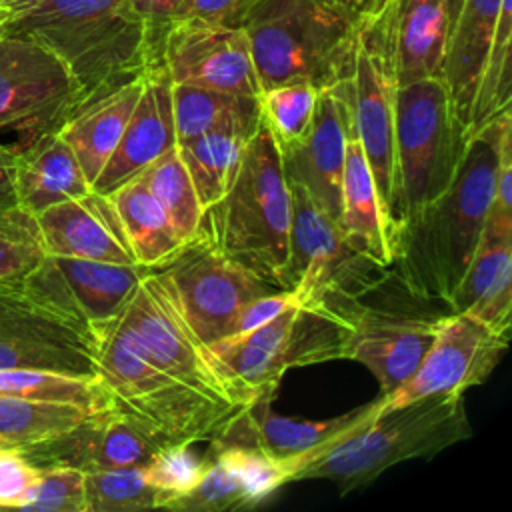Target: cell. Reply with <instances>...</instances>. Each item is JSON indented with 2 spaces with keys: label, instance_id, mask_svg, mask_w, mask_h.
I'll list each match as a JSON object with an SVG mask.
<instances>
[{
  "label": "cell",
  "instance_id": "50",
  "mask_svg": "<svg viewBox=\"0 0 512 512\" xmlns=\"http://www.w3.org/2000/svg\"><path fill=\"white\" fill-rule=\"evenodd\" d=\"M2 28H4V26H0V34H2Z\"/></svg>",
  "mask_w": 512,
  "mask_h": 512
},
{
  "label": "cell",
  "instance_id": "9",
  "mask_svg": "<svg viewBox=\"0 0 512 512\" xmlns=\"http://www.w3.org/2000/svg\"><path fill=\"white\" fill-rule=\"evenodd\" d=\"M350 330L346 314L298 296L266 324L222 338L208 348L256 396L276 392L282 376L292 368L342 360Z\"/></svg>",
  "mask_w": 512,
  "mask_h": 512
},
{
  "label": "cell",
  "instance_id": "23",
  "mask_svg": "<svg viewBox=\"0 0 512 512\" xmlns=\"http://www.w3.org/2000/svg\"><path fill=\"white\" fill-rule=\"evenodd\" d=\"M502 0H464L448 34L440 78L446 84L454 114L472 136V112L492 46Z\"/></svg>",
  "mask_w": 512,
  "mask_h": 512
},
{
  "label": "cell",
  "instance_id": "40",
  "mask_svg": "<svg viewBox=\"0 0 512 512\" xmlns=\"http://www.w3.org/2000/svg\"><path fill=\"white\" fill-rule=\"evenodd\" d=\"M206 464V456H198L192 450L190 442H176L160 446L154 456L142 466V472L154 488L162 490L170 500H174L176 496L186 494L198 484L206 470Z\"/></svg>",
  "mask_w": 512,
  "mask_h": 512
},
{
  "label": "cell",
  "instance_id": "20",
  "mask_svg": "<svg viewBox=\"0 0 512 512\" xmlns=\"http://www.w3.org/2000/svg\"><path fill=\"white\" fill-rule=\"evenodd\" d=\"M176 146L172 80L158 62L144 70V82L124 132L92 184L98 194H110L138 176L156 158Z\"/></svg>",
  "mask_w": 512,
  "mask_h": 512
},
{
  "label": "cell",
  "instance_id": "15",
  "mask_svg": "<svg viewBox=\"0 0 512 512\" xmlns=\"http://www.w3.org/2000/svg\"><path fill=\"white\" fill-rule=\"evenodd\" d=\"M160 64L174 84L258 96L260 82L242 28L194 18L170 22L160 38Z\"/></svg>",
  "mask_w": 512,
  "mask_h": 512
},
{
  "label": "cell",
  "instance_id": "29",
  "mask_svg": "<svg viewBox=\"0 0 512 512\" xmlns=\"http://www.w3.org/2000/svg\"><path fill=\"white\" fill-rule=\"evenodd\" d=\"M448 12L444 0H396V82L440 76Z\"/></svg>",
  "mask_w": 512,
  "mask_h": 512
},
{
  "label": "cell",
  "instance_id": "37",
  "mask_svg": "<svg viewBox=\"0 0 512 512\" xmlns=\"http://www.w3.org/2000/svg\"><path fill=\"white\" fill-rule=\"evenodd\" d=\"M318 88L308 82H288L258 94L262 120L272 132L278 148H286L308 130L316 106Z\"/></svg>",
  "mask_w": 512,
  "mask_h": 512
},
{
  "label": "cell",
  "instance_id": "10",
  "mask_svg": "<svg viewBox=\"0 0 512 512\" xmlns=\"http://www.w3.org/2000/svg\"><path fill=\"white\" fill-rule=\"evenodd\" d=\"M290 188L292 224L284 290L348 316L392 272L358 252L338 220L326 214L302 186L290 184Z\"/></svg>",
  "mask_w": 512,
  "mask_h": 512
},
{
  "label": "cell",
  "instance_id": "16",
  "mask_svg": "<svg viewBox=\"0 0 512 512\" xmlns=\"http://www.w3.org/2000/svg\"><path fill=\"white\" fill-rule=\"evenodd\" d=\"M354 140L350 76L318 90L312 122L300 140L280 150L290 184L302 186L334 220L348 144Z\"/></svg>",
  "mask_w": 512,
  "mask_h": 512
},
{
  "label": "cell",
  "instance_id": "19",
  "mask_svg": "<svg viewBox=\"0 0 512 512\" xmlns=\"http://www.w3.org/2000/svg\"><path fill=\"white\" fill-rule=\"evenodd\" d=\"M160 448L116 410L90 416L70 432L22 450L34 466H72L88 472L144 466Z\"/></svg>",
  "mask_w": 512,
  "mask_h": 512
},
{
  "label": "cell",
  "instance_id": "31",
  "mask_svg": "<svg viewBox=\"0 0 512 512\" xmlns=\"http://www.w3.org/2000/svg\"><path fill=\"white\" fill-rule=\"evenodd\" d=\"M250 136L238 130H216L176 146L202 210L230 190Z\"/></svg>",
  "mask_w": 512,
  "mask_h": 512
},
{
  "label": "cell",
  "instance_id": "35",
  "mask_svg": "<svg viewBox=\"0 0 512 512\" xmlns=\"http://www.w3.org/2000/svg\"><path fill=\"white\" fill-rule=\"evenodd\" d=\"M168 500L146 480L142 466L86 474L88 512H140L164 508Z\"/></svg>",
  "mask_w": 512,
  "mask_h": 512
},
{
  "label": "cell",
  "instance_id": "30",
  "mask_svg": "<svg viewBox=\"0 0 512 512\" xmlns=\"http://www.w3.org/2000/svg\"><path fill=\"white\" fill-rule=\"evenodd\" d=\"M172 108L176 146L216 130L254 134L262 122L258 96L230 94L192 84L172 82Z\"/></svg>",
  "mask_w": 512,
  "mask_h": 512
},
{
  "label": "cell",
  "instance_id": "3",
  "mask_svg": "<svg viewBox=\"0 0 512 512\" xmlns=\"http://www.w3.org/2000/svg\"><path fill=\"white\" fill-rule=\"evenodd\" d=\"M292 188L280 148L264 124L248 138L230 190L202 210L196 238L284 290Z\"/></svg>",
  "mask_w": 512,
  "mask_h": 512
},
{
  "label": "cell",
  "instance_id": "24",
  "mask_svg": "<svg viewBox=\"0 0 512 512\" xmlns=\"http://www.w3.org/2000/svg\"><path fill=\"white\" fill-rule=\"evenodd\" d=\"M14 190L18 204L38 216L58 202L86 196L92 184L66 140L50 130L16 148Z\"/></svg>",
  "mask_w": 512,
  "mask_h": 512
},
{
  "label": "cell",
  "instance_id": "6",
  "mask_svg": "<svg viewBox=\"0 0 512 512\" xmlns=\"http://www.w3.org/2000/svg\"><path fill=\"white\" fill-rule=\"evenodd\" d=\"M470 434L464 394L424 396L380 412L366 428L310 462L294 482L330 480L346 494L400 462L430 458Z\"/></svg>",
  "mask_w": 512,
  "mask_h": 512
},
{
  "label": "cell",
  "instance_id": "26",
  "mask_svg": "<svg viewBox=\"0 0 512 512\" xmlns=\"http://www.w3.org/2000/svg\"><path fill=\"white\" fill-rule=\"evenodd\" d=\"M338 224L358 252L390 268L396 224L382 204L370 166L356 138L346 150Z\"/></svg>",
  "mask_w": 512,
  "mask_h": 512
},
{
  "label": "cell",
  "instance_id": "44",
  "mask_svg": "<svg viewBox=\"0 0 512 512\" xmlns=\"http://www.w3.org/2000/svg\"><path fill=\"white\" fill-rule=\"evenodd\" d=\"M184 2L186 0H124V6L130 12V16H134L146 26L160 56L162 32L176 18Z\"/></svg>",
  "mask_w": 512,
  "mask_h": 512
},
{
  "label": "cell",
  "instance_id": "18",
  "mask_svg": "<svg viewBox=\"0 0 512 512\" xmlns=\"http://www.w3.org/2000/svg\"><path fill=\"white\" fill-rule=\"evenodd\" d=\"M272 398L274 392H260L252 402L238 410L212 440L252 446L276 458L310 454L316 460L336 444L366 428L380 414V398H376L342 416L298 420L278 414L272 408Z\"/></svg>",
  "mask_w": 512,
  "mask_h": 512
},
{
  "label": "cell",
  "instance_id": "47",
  "mask_svg": "<svg viewBox=\"0 0 512 512\" xmlns=\"http://www.w3.org/2000/svg\"><path fill=\"white\" fill-rule=\"evenodd\" d=\"M446 2V12H448V26L452 30L456 18H458V12H460V6L464 0H444ZM450 34V32H448Z\"/></svg>",
  "mask_w": 512,
  "mask_h": 512
},
{
  "label": "cell",
  "instance_id": "49",
  "mask_svg": "<svg viewBox=\"0 0 512 512\" xmlns=\"http://www.w3.org/2000/svg\"><path fill=\"white\" fill-rule=\"evenodd\" d=\"M10 16H12V10H10V8H0V26H4Z\"/></svg>",
  "mask_w": 512,
  "mask_h": 512
},
{
  "label": "cell",
  "instance_id": "7",
  "mask_svg": "<svg viewBox=\"0 0 512 512\" xmlns=\"http://www.w3.org/2000/svg\"><path fill=\"white\" fill-rule=\"evenodd\" d=\"M96 334L50 256L26 278L0 280V370L96 374Z\"/></svg>",
  "mask_w": 512,
  "mask_h": 512
},
{
  "label": "cell",
  "instance_id": "17",
  "mask_svg": "<svg viewBox=\"0 0 512 512\" xmlns=\"http://www.w3.org/2000/svg\"><path fill=\"white\" fill-rule=\"evenodd\" d=\"M348 318L352 330L344 358L360 362L374 374L380 396L390 394L414 374L442 320L438 314L368 306L364 300Z\"/></svg>",
  "mask_w": 512,
  "mask_h": 512
},
{
  "label": "cell",
  "instance_id": "43",
  "mask_svg": "<svg viewBox=\"0 0 512 512\" xmlns=\"http://www.w3.org/2000/svg\"><path fill=\"white\" fill-rule=\"evenodd\" d=\"M296 298L298 296L292 290H274L264 296H258L240 312L230 336H240V334H246V332L266 324L268 320L278 316L282 310H286Z\"/></svg>",
  "mask_w": 512,
  "mask_h": 512
},
{
  "label": "cell",
  "instance_id": "34",
  "mask_svg": "<svg viewBox=\"0 0 512 512\" xmlns=\"http://www.w3.org/2000/svg\"><path fill=\"white\" fill-rule=\"evenodd\" d=\"M138 178L162 206L180 240L184 244L194 240L202 218V206L182 164L178 148L174 146L164 152L150 166H146Z\"/></svg>",
  "mask_w": 512,
  "mask_h": 512
},
{
  "label": "cell",
  "instance_id": "33",
  "mask_svg": "<svg viewBox=\"0 0 512 512\" xmlns=\"http://www.w3.org/2000/svg\"><path fill=\"white\" fill-rule=\"evenodd\" d=\"M90 416L94 412L76 406L0 394V444L26 450L70 432Z\"/></svg>",
  "mask_w": 512,
  "mask_h": 512
},
{
  "label": "cell",
  "instance_id": "32",
  "mask_svg": "<svg viewBox=\"0 0 512 512\" xmlns=\"http://www.w3.org/2000/svg\"><path fill=\"white\" fill-rule=\"evenodd\" d=\"M0 394L76 406L94 414L114 410L112 396L98 374H66L38 368L0 370Z\"/></svg>",
  "mask_w": 512,
  "mask_h": 512
},
{
  "label": "cell",
  "instance_id": "14",
  "mask_svg": "<svg viewBox=\"0 0 512 512\" xmlns=\"http://www.w3.org/2000/svg\"><path fill=\"white\" fill-rule=\"evenodd\" d=\"M510 334L496 332L466 312L442 316L434 342L414 374L380 398V412L424 396L464 394L480 386L500 362Z\"/></svg>",
  "mask_w": 512,
  "mask_h": 512
},
{
  "label": "cell",
  "instance_id": "39",
  "mask_svg": "<svg viewBox=\"0 0 512 512\" xmlns=\"http://www.w3.org/2000/svg\"><path fill=\"white\" fill-rule=\"evenodd\" d=\"M20 510L88 512L86 474L72 466H38L36 480Z\"/></svg>",
  "mask_w": 512,
  "mask_h": 512
},
{
  "label": "cell",
  "instance_id": "46",
  "mask_svg": "<svg viewBox=\"0 0 512 512\" xmlns=\"http://www.w3.org/2000/svg\"><path fill=\"white\" fill-rule=\"evenodd\" d=\"M326 2L354 18H362V16L374 12L384 0H326Z\"/></svg>",
  "mask_w": 512,
  "mask_h": 512
},
{
  "label": "cell",
  "instance_id": "27",
  "mask_svg": "<svg viewBox=\"0 0 512 512\" xmlns=\"http://www.w3.org/2000/svg\"><path fill=\"white\" fill-rule=\"evenodd\" d=\"M106 196L116 212L134 264L148 270L158 268L184 246L166 212L138 176Z\"/></svg>",
  "mask_w": 512,
  "mask_h": 512
},
{
  "label": "cell",
  "instance_id": "8",
  "mask_svg": "<svg viewBox=\"0 0 512 512\" xmlns=\"http://www.w3.org/2000/svg\"><path fill=\"white\" fill-rule=\"evenodd\" d=\"M468 138L440 76L396 86L392 208L396 224L420 212L452 184Z\"/></svg>",
  "mask_w": 512,
  "mask_h": 512
},
{
  "label": "cell",
  "instance_id": "42",
  "mask_svg": "<svg viewBox=\"0 0 512 512\" xmlns=\"http://www.w3.org/2000/svg\"><path fill=\"white\" fill-rule=\"evenodd\" d=\"M258 2L260 0H186L174 20L194 18L218 26L244 28Z\"/></svg>",
  "mask_w": 512,
  "mask_h": 512
},
{
  "label": "cell",
  "instance_id": "45",
  "mask_svg": "<svg viewBox=\"0 0 512 512\" xmlns=\"http://www.w3.org/2000/svg\"><path fill=\"white\" fill-rule=\"evenodd\" d=\"M14 172H16V148H10L0 142V208L16 204L14 190Z\"/></svg>",
  "mask_w": 512,
  "mask_h": 512
},
{
  "label": "cell",
  "instance_id": "22",
  "mask_svg": "<svg viewBox=\"0 0 512 512\" xmlns=\"http://www.w3.org/2000/svg\"><path fill=\"white\" fill-rule=\"evenodd\" d=\"M48 256L134 264L106 194L88 192L58 202L36 216Z\"/></svg>",
  "mask_w": 512,
  "mask_h": 512
},
{
  "label": "cell",
  "instance_id": "41",
  "mask_svg": "<svg viewBox=\"0 0 512 512\" xmlns=\"http://www.w3.org/2000/svg\"><path fill=\"white\" fill-rule=\"evenodd\" d=\"M36 474L38 466L20 448L0 444V508L20 510Z\"/></svg>",
  "mask_w": 512,
  "mask_h": 512
},
{
  "label": "cell",
  "instance_id": "13",
  "mask_svg": "<svg viewBox=\"0 0 512 512\" xmlns=\"http://www.w3.org/2000/svg\"><path fill=\"white\" fill-rule=\"evenodd\" d=\"M82 92L68 66L40 42L0 34V130H20L28 142L56 130L78 106Z\"/></svg>",
  "mask_w": 512,
  "mask_h": 512
},
{
  "label": "cell",
  "instance_id": "12",
  "mask_svg": "<svg viewBox=\"0 0 512 512\" xmlns=\"http://www.w3.org/2000/svg\"><path fill=\"white\" fill-rule=\"evenodd\" d=\"M150 270H156L180 314L206 346L230 336L236 318L252 300L278 290L200 238L186 242L166 264Z\"/></svg>",
  "mask_w": 512,
  "mask_h": 512
},
{
  "label": "cell",
  "instance_id": "5",
  "mask_svg": "<svg viewBox=\"0 0 512 512\" xmlns=\"http://www.w3.org/2000/svg\"><path fill=\"white\" fill-rule=\"evenodd\" d=\"M356 22L326 0H260L242 28L260 92L288 82L320 90L350 76Z\"/></svg>",
  "mask_w": 512,
  "mask_h": 512
},
{
  "label": "cell",
  "instance_id": "4",
  "mask_svg": "<svg viewBox=\"0 0 512 512\" xmlns=\"http://www.w3.org/2000/svg\"><path fill=\"white\" fill-rule=\"evenodd\" d=\"M94 360L114 410L160 446L210 442L242 410L188 388L156 366L118 316L98 328Z\"/></svg>",
  "mask_w": 512,
  "mask_h": 512
},
{
  "label": "cell",
  "instance_id": "36",
  "mask_svg": "<svg viewBox=\"0 0 512 512\" xmlns=\"http://www.w3.org/2000/svg\"><path fill=\"white\" fill-rule=\"evenodd\" d=\"M46 258L36 216L18 202L0 208V280L26 278Z\"/></svg>",
  "mask_w": 512,
  "mask_h": 512
},
{
  "label": "cell",
  "instance_id": "1",
  "mask_svg": "<svg viewBox=\"0 0 512 512\" xmlns=\"http://www.w3.org/2000/svg\"><path fill=\"white\" fill-rule=\"evenodd\" d=\"M510 124L512 110L478 128L452 184L396 224L390 272L410 296L446 304L464 276L490 212L500 138Z\"/></svg>",
  "mask_w": 512,
  "mask_h": 512
},
{
  "label": "cell",
  "instance_id": "2",
  "mask_svg": "<svg viewBox=\"0 0 512 512\" xmlns=\"http://www.w3.org/2000/svg\"><path fill=\"white\" fill-rule=\"evenodd\" d=\"M4 32L52 50L78 82L82 104L160 62L146 26L124 0H32L12 12Z\"/></svg>",
  "mask_w": 512,
  "mask_h": 512
},
{
  "label": "cell",
  "instance_id": "38",
  "mask_svg": "<svg viewBox=\"0 0 512 512\" xmlns=\"http://www.w3.org/2000/svg\"><path fill=\"white\" fill-rule=\"evenodd\" d=\"M208 464L198 484L168 502L164 510L176 512H228L254 508V502L238 474L218 454L206 456Z\"/></svg>",
  "mask_w": 512,
  "mask_h": 512
},
{
  "label": "cell",
  "instance_id": "21",
  "mask_svg": "<svg viewBox=\"0 0 512 512\" xmlns=\"http://www.w3.org/2000/svg\"><path fill=\"white\" fill-rule=\"evenodd\" d=\"M496 332L512 326V216L488 212L476 252L446 302Z\"/></svg>",
  "mask_w": 512,
  "mask_h": 512
},
{
  "label": "cell",
  "instance_id": "28",
  "mask_svg": "<svg viewBox=\"0 0 512 512\" xmlns=\"http://www.w3.org/2000/svg\"><path fill=\"white\" fill-rule=\"evenodd\" d=\"M50 258L74 306L96 330L122 312L142 274L148 270L138 264H112L64 256Z\"/></svg>",
  "mask_w": 512,
  "mask_h": 512
},
{
  "label": "cell",
  "instance_id": "11",
  "mask_svg": "<svg viewBox=\"0 0 512 512\" xmlns=\"http://www.w3.org/2000/svg\"><path fill=\"white\" fill-rule=\"evenodd\" d=\"M118 320L156 366L188 388L238 408L258 396L246 390L196 336L156 270L142 274Z\"/></svg>",
  "mask_w": 512,
  "mask_h": 512
},
{
  "label": "cell",
  "instance_id": "25",
  "mask_svg": "<svg viewBox=\"0 0 512 512\" xmlns=\"http://www.w3.org/2000/svg\"><path fill=\"white\" fill-rule=\"evenodd\" d=\"M144 72L80 104L56 130L72 148L90 184L114 152L136 106Z\"/></svg>",
  "mask_w": 512,
  "mask_h": 512
},
{
  "label": "cell",
  "instance_id": "48",
  "mask_svg": "<svg viewBox=\"0 0 512 512\" xmlns=\"http://www.w3.org/2000/svg\"><path fill=\"white\" fill-rule=\"evenodd\" d=\"M28 2H32V0H0V8H10L14 12V10L26 6Z\"/></svg>",
  "mask_w": 512,
  "mask_h": 512
}]
</instances>
